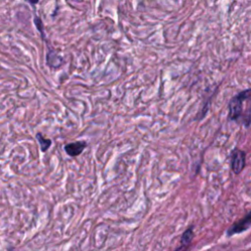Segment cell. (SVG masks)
Wrapping results in <instances>:
<instances>
[{"label": "cell", "mask_w": 251, "mask_h": 251, "mask_svg": "<svg viewBox=\"0 0 251 251\" xmlns=\"http://www.w3.org/2000/svg\"><path fill=\"white\" fill-rule=\"evenodd\" d=\"M35 137H36V140H37L38 143H39L41 152H46V151L49 149V147L52 145L51 139H49V138H44L43 135L41 134V132H37V133L35 134Z\"/></svg>", "instance_id": "7"}, {"label": "cell", "mask_w": 251, "mask_h": 251, "mask_svg": "<svg viewBox=\"0 0 251 251\" xmlns=\"http://www.w3.org/2000/svg\"><path fill=\"white\" fill-rule=\"evenodd\" d=\"M87 143L85 141H75L68 143L64 146L66 153L71 157H76L82 153Z\"/></svg>", "instance_id": "4"}, {"label": "cell", "mask_w": 251, "mask_h": 251, "mask_svg": "<svg viewBox=\"0 0 251 251\" xmlns=\"http://www.w3.org/2000/svg\"><path fill=\"white\" fill-rule=\"evenodd\" d=\"M245 167V153L244 151L235 148L231 153V170L235 175L242 172Z\"/></svg>", "instance_id": "3"}, {"label": "cell", "mask_w": 251, "mask_h": 251, "mask_svg": "<svg viewBox=\"0 0 251 251\" xmlns=\"http://www.w3.org/2000/svg\"><path fill=\"white\" fill-rule=\"evenodd\" d=\"M47 65L51 68H59L63 64V58L55 53V51H49L46 56Z\"/></svg>", "instance_id": "5"}, {"label": "cell", "mask_w": 251, "mask_h": 251, "mask_svg": "<svg viewBox=\"0 0 251 251\" xmlns=\"http://www.w3.org/2000/svg\"><path fill=\"white\" fill-rule=\"evenodd\" d=\"M25 1L28 2L29 4H33V5H34V4H37L39 0H25Z\"/></svg>", "instance_id": "9"}, {"label": "cell", "mask_w": 251, "mask_h": 251, "mask_svg": "<svg viewBox=\"0 0 251 251\" xmlns=\"http://www.w3.org/2000/svg\"><path fill=\"white\" fill-rule=\"evenodd\" d=\"M34 23H35V25H36L37 29H38V30L41 32L42 36H44V34H43V25H42V22H41V20H40L39 18L35 17V18H34Z\"/></svg>", "instance_id": "8"}, {"label": "cell", "mask_w": 251, "mask_h": 251, "mask_svg": "<svg viewBox=\"0 0 251 251\" xmlns=\"http://www.w3.org/2000/svg\"><path fill=\"white\" fill-rule=\"evenodd\" d=\"M193 236H194V233H193V226H189V227L186 228V229L184 230V232L182 233V235H181V237H180V246L177 247V249L188 246V245L190 244V242L192 241Z\"/></svg>", "instance_id": "6"}, {"label": "cell", "mask_w": 251, "mask_h": 251, "mask_svg": "<svg viewBox=\"0 0 251 251\" xmlns=\"http://www.w3.org/2000/svg\"><path fill=\"white\" fill-rule=\"evenodd\" d=\"M249 99H251V88L248 90H244L232 97L228 104V119L237 122L243 120V123L248 126L250 121V115L244 113L243 103Z\"/></svg>", "instance_id": "1"}, {"label": "cell", "mask_w": 251, "mask_h": 251, "mask_svg": "<svg viewBox=\"0 0 251 251\" xmlns=\"http://www.w3.org/2000/svg\"><path fill=\"white\" fill-rule=\"evenodd\" d=\"M251 226V211L245 215L242 219H240L238 222L234 223L226 231L227 236L234 235L236 233H241L248 229Z\"/></svg>", "instance_id": "2"}]
</instances>
